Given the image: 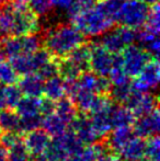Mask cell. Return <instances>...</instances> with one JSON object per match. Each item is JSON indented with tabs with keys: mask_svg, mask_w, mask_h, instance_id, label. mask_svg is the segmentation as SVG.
Segmentation results:
<instances>
[{
	"mask_svg": "<svg viewBox=\"0 0 160 161\" xmlns=\"http://www.w3.org/2000/svg\"><path fill=\"white\" fill-rule=\"evenodd\" d=\"M85 43V35L73 24H60L47 32L45 49L55 58H63Z\"/></svg>",
	"mask_w": 160,
	"mask_h": 161,
	"instance_id": "obj_1",
	"label": "cell"
},
{
	"mask_svg": "<svg viewBox=\"0 0 160 161\" xmlns=\"http://www.w3.org/2000/svg\"><path fill=\"white\" fill-rule=\"evenodd\" d=\"M71 24L78 29L83 35L101 36L113 28L114 21L104 14L94 4L92 8L78 13L70 18Z\"/></svg>",
	"mask_w": 160,
	"mask_h": 161,
	"instance_id": "obj_2",
	"label": "cell"
},
{
	"mask_svg": "<svg viewBox=\"0 0 160 161\" xmlns=\"http://www.w3.org/2000/svg\"><path fill=\"white\" fill-rule=\"evenodd\" d=\"M90 69V45H79L58 62V75L64 80H71Z\"/></svg>",
	"mask_w": 160,
	"mask_h": 161,
	"instance_id": "obj_3",
	"label": "cell"
},
{
	"mask_svg": "<svg viewBox=\"0 0 160 161\" xmlns=\"http://www.w3.org/2000/svg\"><path fill=\"white\" fill-rule=\"evenodd\" d=\"M83 145L73 130H66L51 140L47 150L59 161H81Z\"/></svg>",
	"mask_w": 160,
	"mask_h": 161,
	"instance_id": "obj_4",
	"label": "cell"
},
{
	"mask_svg": "<svg viewBox=\"0 0 160 161\" xmlns=\"http://www.w3.org/2000/svg\"><path fill=\"white\" fill-rule=\"evenodd\" d=\"M149 6L141 0H123L115 23L130 29H139L145 24Z\"/></svg>",
	"mask_w": 160,
	"mask_h": 161,
	"instance_id": "obj_5",
	"label": "cell"
},
{
	"mask_svg": "<svg viewBox=\"0 0 160 161\" xmlns=\"http://www.w3.org/2000/svg\"><path fill=\"white\" fill-rule=\"evenodd\" d=\"M137 41V32L134 29L120 25L116 29H110L101 35L99 44L113 54H119L128 45Z\"/></svg>",
	"mask_w": 160,
	"mask_h": 161,
	"instance_id": "obj_6",
	"label": "cell"
},
{
	"mask_svg": "<svg viewBox=\"0 0 160 161\" xmlns=\"http://www.w3.org/2000/svg\"><path fill=\"white\" fill-rule=\"evenodd\" d=\"M1 53L8 59L24 54H30L41 48V40L35 34L10 35L1 43Z\"/></svg>",
	"mask_w": 160,
	"mask_h": 161,
	"instance_id": "obj_7",
	"label": "cell"
},
{
	"mask_svg": "<svg viewBox=\"0 0 160 161\" xmlns=\"http://www.w3.org/2000/svg\"><path fill=\"white\" fill-rule=\"evenodd\" d=\"M39 30V15L35 14L30 7L13 8L10 35H30L36 34Z\"/></svg>",
	"mask_w": 160,
	"mask_h": 161,
	"instance_id": "obj_8",
	"label": "cell"
},
{
	"mask_svg": "<svg viewBox=\"0 0 160 161\" xmlns=\"http://www.w3.org/2000/svg\"><path fill=\"white\" fill-rule=\"evenodd\" d=\"M123 70L128 77H136L152 56L139 45H128L120 53Z\"/></svg>",
	"mask_w": 160,
	"mask_h": 161,
	"instance_id": "obj_9",
	"label": "cell"
},
{
	"mask_svg": "<svg viewBox=\"0 0 160 161\" xmlns=\"http://www.w3.org/2000/svg\"><path fill=\"white\" fill-rule=\"evenodd\" d=\"M51 58H53V56L46 49L39 48L33 53L17 56L9 60L11 62L17 74L20 76H24V75L36 74L37 70Z\"/></svg>",
	"mask_w": 160,
	"mask_h": 161,
	"instance_id": "obj_10",
	"label": "cell"
},
{
	"mask_svg": "<svg viewBox=\"0 0 160 161\" xmlns=\"http://www.w3.org/2000/svg\"><path fill=\"white\" fill-rule=\"evenodd\" d=\"M118 54H113L105 49L99 43L90 45V68L92 72L101 77H109L116 62Z\"/></svg>",
	"mask_w": 160,
	"mask_h": 161,
	"instance_id": "obj_11",
	"label": "cell"
},
{
	"mask_svg": "<svg viewBox=\"0 0 160 161\" xmlns=\"http://www.w3.org/2000/svg\"><path fill=\"white\" fill-rule=\"evenodd\" d=\"M132 83V88L139 92H150L159 85L160 66L157 57H152Z\"/></svg>",
	"mask_w": 160,
	"mask_h": 161,
	"instance_id": "obj_12",
	"label": "cell"
},
{
	"mask_svg": "<svg viewBox=\"0 0 160 161\" xmlns=\"http://www.w3.org/2000/svg\"><path fill=\"white\" fill-rule=\"evenodd\" d=\"M125 103L135 116L147 114L158 108V99L155 94L150 92H139L134 89Z\"/></svg>",
	"mask_w": 160,
	"mask_h": 161,
	"instance_id": "obj_13",
	"label": "cell"
},
{
	"mask_svg": "<svg viewBox=\"0 0 160 161\" xmlns=\"http://www.w3.org/2000/svg\"><path fill=\"white\" fill-rule=\"evenodd\" d=\"M139 119L134 122V133L137 136L143 138H149L152 136L158 135L160 128V117L159 110L156 108L154 111L138 116Z\"/></svg>",
	"mask_w": 160,
	"mask_h": 161,
	"instance_id": "obj_14",
	"label": "cell"
},
{
	"mask_svg": "<svg viewBox=\"0 0 160 161\" xmlns=\"http://www.w3.org/2000/svg\"><path fill=\"white\" fill-rule=\"evenodd\" d=\"M70 124L73 126L71 130L77 135V137L83 144H93L101 138V136L92 125L90 117L87 115H77Z\"/></svg>",
	"mask_w": 160,
	"mask_h": 161,
	"instance_id": "obj_15",
	"label": "cell"
},
{
	"mask_svg": "<svg viewBox=\"0 0 160 161\" xmlns=\"http://www.w3.org/2000/svg\"><path fill=\"white\" fill-rule=\"evenodd\" d=\"M123 161H144L146 159V140L135 135L119 151Z\"/></svg>",
	"mask_w": 160,
	"mask_h": 161,
	"instance_id": "obj_16",
	"label": "cell"
},
{
	"mask_svg": "<svg viewBox=\"0 0 160 161\" xmlns=\"http://www.w3.org/2000/svg\"><path fill=\"white\" fill-rule=\"evenodd\" d=\"M24 144L31 155L37 156L47 150L51 144V138L44 129L37 128L26 133Z\"/></svg>",
	"mask_w": 160,
	"mask_h": 161,
	"instance_id": "obj_17",
	"label": "cell"
},
{
	"mask_svg": "<svg viewBox=\"0 0 160 161\" xmlns=\"http://www.w3.org/2000/svg\"><path fill=\"white\" fill-rule=\"evenodd\" d=\"M113 106V102H110L103 108H99V110L94 111V112L90 113L91 116L90 119L92 122V125L98 131V134L103 137L107 134H109L112 130V124H111V108Z\"/></svg>",
	"mask_w": 160,
	"mask_h": 161,
	"instance_id": "obj_18",
	"label": "cell"
},
{
	"mask_svg": "<svg viewBox=\"0 0 160 161\" xmlns=\"http://www.w3.org/2000/svg\"><path fill=\"white\" fill-rule=\"evenodd\" d=\"M44 80L37 74H30L22 76V79L19 82V88L22 94L28 97H40L43 94Z\"/></svg>",
	"mask_w": 160,
	"mask_h": 161,
	"instance_id": "obj_19",
	"label": "cell"
},
{
	"mask_svg": "<svg viewBox=\"0 0 160 161\" xmlns=\"http://www.w3.org/2000/svg\"><path fill=\"white\" fill-rule=\"evenodd\" d=\"M43 93L47 99L56 102L66 96V83L64 78L56 75L54 77L44 80Z\"/></svg>",
	"mask_w": 160,
	"mask_h": 161,
	"instance_id": "obj_20",
	"label": "cell"
},
{
	"mask_svg": "<svg viewBox=\"0 0 160 161\" xmlns=\"http://www.w3.org/2000/svg\"><path fill=\"white\" fill-rule=\"evenodd\" d=\"M114 130L110 134L108 138V146L110 149H112L115 153H119L123 146L134 137L136 134L134 133L133 128L130 126H124V127H116L113 128Z\"/></svg>",
	"mask_w": 160,
	"mask_h": 161,
	"instance_id": "obj_21",
	"label": "cell"
},
{
	"mask_svg": "<svg viewBox=\"0 0 160 161\" xmlns=\"http://www.w3.org/2000/svg\"><path fill=\"white\" fill-rule=\"evenodd\" d=\"M135 122V115L127 106L114 105L111 108V124L112 128L132 126Z\"/></svg>",
	"mask_w": 160,
	"mask_h": 161,
	"instance_id": "obj_22",
	"label": "cell"
},
{
	"mask_svg": "<svg viewBox=\"0 0 160 161\" xmlns=\"http://www.w3.org/2000/svg\"><path fill=\"white\" fill-rule=\"evenodd\" d=\"M42 126L44 130L48 134L49 136H58L60 134L65 133L68 127V124L60 119L55 112H52L47 115H44L42 119Z\"/></svg>",
	"mask_w": 160,
	"mask_h": 161,
	"instance_id": "obj_23",
	"label": "cell"
},
{
	"mask_svg": "<svg viewBox=\"0 0 160 161\" xmlns=\"http://www.w3.org/2000/svg\"><path fill=\"white\" fill-rule=\"evenodd\" d=\"M54 112L66 122L68 125L76 119L77 116V106L74 103L73 100L69 97H62L55 102V110Z\"/></svg>",
	"mask_w": 160,
	"mask_h": 161,
	"instance_id": "obj_24",
	"label": "cell"
},
{
	"mask_svg": "<svg viewBox=\"0 0 160 161\" xmlns=\"http://www.w3.org/2000/svg\"><path fill=\"white\" fill-rule=\"evenodd\" d=\"M159 35L150 33L144 30L141 33H137V41L139 42V46H141L152 57H157L159 55L160 43Z\"/></svg>",
	"mask_w": 160,
	"mask_h": 161,
	"instance_id": "obj_25",
	"label": "cell"
},
{
	"mask_svg": "<svg viewBox=\"0 0 160 161\" xmlns=\"http://www.w3.org/2000/svg\"><path fill=\"white\" fill-rule=\"evenodd\" d=\"M15 112L19 116H26V115L41 114V99L36 97H21L19 102L17 103Z\"/></svg>",
	"mask_w": 160,
	"mask_h": 161,
	"instance_id": "obj_26",
	"label": "cell"
},
{
	"mask_svg": "<svg viewBox=\"0 0 160 161\" xmlns=\"http://www.w3.org/2000/svg\"><path fill=\"white\" fill-rule=\"evenodd\" d=\"M18 78H19V75L13 68L11 62L3 54L0 53V85H14L18 81Z\"/></svg>",
	"mask_w": 160,
	"mask_h": 161,
	"instance_id": "obj_27",
	"label": "cell"
},
{
	"mask_svg": "<svg viewBox=\"0 0 160 161\" xmlns=\"http://www.w3.org/2000/svg\"><path fill=\"white\" fill-rule=\"evenodd\" d=\"M20 116L13 110H1L0 111V129L4 133H17L19 130Z\"/></svg>",
	"mask_w": 160,
	"mask_h": 161,
	"instance_id": "obj_28",
	"label": "cell"
},
{
	"mask_svg": "<svg viewBox=\"0 0 160 161\" xmlns=\"http://www.w3.org/2000/svg\"><path fill=\"white\" fill-rule=\"evenodd\" d=\"M6 150V161H30L31 153L21 138Z\"/></svg>",
	"mask_w": 160,
	"mask_h": 161,
	"instance_id": "obj_29",
	"label": "cell"
},
{
	"mask_svg": "<svg viewBox=\"0 0 160 161\" xmlns=\"http://www.w3.org/2000/svg\"><path fill=\"white\" fill-rule=\"evenodd\" d=\"M160 11L159 4L155 3L152 6H149V11H148L147 19L145 21V30L150 33H154L156 35H159L160 31Z\"/></svg>",
	"mask_w": 160,
	"mask_h": 161,
	"instance_id": "obj_30",
	"label": "cell"
},
{
	"mask_svg": "<svg viewBox=\"0 0 160 161\" xmlns=\"http://www.w3.org/2000/svg\"><path fill=\"white\" fill-rule=\"evenodd\" d=\"M123 0H97L96 6L104 13L107 17L113 20L114 23L116 21V15L120 10V7Z\"/></svg>",
	"mask_w": 160,
	"mask_h": 161,
	"instance_id": "obj_31",
	"label": "cell"
},
{
	"mask_svg": "<svg viewBox=\"0 0 160 161\" xmlns=\"http://www.w3.org/2000/svg\"><path fill=\"white\" fill-rule=\"evenodd\" d=\"M42 114H33V115H26V116H20L19 121V130L21 133H29L34 129H37L42 125Z\"/></svg>",
	"mask_w": 160,
	"mask_h": 161,
	"instance_id": "obj_32",
	"label": "cell"
},
{
	"mask_svg": "<svg viewBox=\"0 0 160 161\" xmlns=\"http://www.w3.org/2000/svg\"><path fill=\"white\" fill-rule=\"evenodd\" d=\"M133 91L132 82L123 83V85H115L110 87V94L112 99L118 103H125L128 97L130 96Z\"/></svg>",
	"mask_w": 160,
	"mask_h": 161,
	"instance_id": "obj_33",
	"label": "cell"
},
{
	"mask_svg": "<svg viewBox=\"0 0 160 161\" xmlns=\"http://www.w3.org/2000/svg\"><path fill=\"white\" fill-rule=\"evenodd\" d=\"M107 149L100 144H89V146L83 148L81 153V161H96L100 158Z\"/></svg>",
	"mask_w": 160,
	"mask_h": 161,
	"instance_id": "obj_34",
	"label": "cell"
},
{
	"mask_svg": "<svg viewBox=\"0 0 160 161\" xmlns=\"http://www.w3.org/2000/svg\"><path fill=\"white\" fill-rule=\"evenodd\" d=\"M4 96H6V103L8 108H14L19 100L22 97V92L19 87L14 85L4 86Z\"/></svg>",
	"mask_w": 160,
	"mask_h": 161,
	"instance_id": "obj_35",
	"label": "cell"
},
{
	"mask_svg": "<svg viewBox=\"0 0 160 161\" xmlns=\"http://www.w3.org/2000/svg\"><path fill=\"white\" fill-rule=\"evenodd\" d=\"M37 75L43 79V80H46V79L54 77L56 75H58V62L55 60V57L51 58L47 63H45L42 67L37 70Z\"/></svg>",
	"mask_w": 160,
	"mask_h": 161,
	"instance_id": "obj_36",
	"label": "cell"
},
{
	"mask_svg": "<svg viewBox=\"0 0 160 161\" xmlns=\"http://www.w3.org/2000/svg\"><path fill=\"white\" fill-rule=\"evenodd\" d=\"M159 148L160 142L158 135L149 137V140L146 142V159L159 160Z\"/></svg>",
	"mask_w": 160,
	"mask_h": 161,
	"instance_id": "obj_37",
	"label": "cell"
},
{
	"mask_svg": "<svg viewBox=\"0 0 160 161\" xmlns=\"http://www.w3.org/2000/svg\"><path fill=\"white\" fill-rule=\"evenodd\" d=\"M96 2L97 0H74L70 8L67 10L68 17L71 18L74 15L78 14V13L82 12V11H86L88 9L92 8L96 4Z\"/></svg>",
	"mask_w": 160,
	"mask_h": 161,
	"instance_id": "obj_38",
	"label": "cell"
},
{
	"mask_svg": "<svg viewBox=\"0 0 160 161\" xmlns=\"http://www.w3.org/2000/svg\"><path fill=\"white\" fill-rule=\"evenodd\" d=\"M28 6L37 15H44L53 8L52 0H28Z\"/></svg>",
	"mask_w": 160,
	"mask_h": 161,
	"instance_id": "obj_39",
	"label": "cell"
},
{
	"mask_svg": "<svg viewBox=\"0 0 160 161\" xmlns=\"http://www.w3.org/2000/svg\"><path fill=\"white\" fill-rule=\"evenodd\" d=\"M19 139H20L19 135H18L17 133H11V131H9V133H6L4 135L0 136V142H1V146H3L6 149L9 148L11 145H13Z\"/></svg>",
	"mask_w": 160,
	"mask_h": 161,
	"instance_id": "obj_40",
	"label": "cell"
},
{
	"mask_svg": "<svg viewBox=\"0 0 160 161\" xmlns=\"http://www.w3.org/2000/svg\"><path fill=\"white\" fill-rule=\"evenodd\" d=\"M74 0H52V6L59 10H68Z\"/></svg>",
	"mask_w": 160,
	"mask_h": 161,
	"instance_id": "obj_41",
	"label": "cell"
},
{
	"mask_svg": "<svg viewBox=\"0 0 160 161\" xmlns=\"http://www.w3.org/2000/svg\"><path fill=\"white\" fill-rule=\"evenodd\" d=\"M35 161H59L54 155H52L48 150L44 151L41 155L35 156Z\"/></svg>",
	"mask_w": 160,
	"mask_h": 161,
	"instance_id": "obj_42",
	"label": "cell"
},
{
	"mask_svg": "<svg viewBox=\"0 0 160 161\" xmlns=\"http://www.w3.org/2000/svg\"><path fill=\"white\" fill-rule=\"evenodd\" d=\"M9 3L13 8H24L28 6V0H9Z\"/></svg>",
	"mask_w": 160,
	"mask_h": 161,
	"instance_id": "obj_43",
	"label": "cell"
},
{
	"mask_svg": "<svg viewBox=\"0 0 160 161\" xmlns=\"http://www.w3.org/2000/svg\"><path fill=\"white\" fill-rule=\"evenodd\" d=\"M7 108L6 96H4V86L0 85V111Z\"/></svg>",
	"mask_w": 160,
	"mask_h": 161,
	"instance_id": "obj_44",
	"label": "cell"
},
{
	"mask_svg": "<svg viewBox=\"0 0 160 161\" xmlns=\"http://www.w3.org/2000/svg\"><path fill=\"white\" fill-rule=\"evenodd\" d=\"M6 153H7L6 148L0 145V161H6Z\"/></svg>",
	"mask_w": 160,
	"mask_h": 161,
	"instance_id": "obj_45",
	"label": "cell"
},
{
	"mask_svg": "<svg viewBox=\"0 0 160 161\" xmlns=\"http://www.w3.org/2000/svg\"><path fill=\"white\" fill-rule=\"evenodd\" d=\"M141 1H143L144 3L148 4V6H152L155 3H158V0H141Z\"/></svg>",
	"mask_w": 160,
	"mask_h": 161,
	"instance_id": "obj_46",
	"label": "cell"
},
{
	"mask_svg": "<svg viewBox=\"0 0 160 161\" xmlns=\"http://www.w3.org/2000/svg\"><path fill=\"white\" fill-rule=\"evenodd\" d=\"M8 2H9V0H0V7L4 6V4L8 3Z\"/></svg>",
	"mask_w": 160,
	"mask_h": 161,
	"instance_id": "obj_47",
	"label": "cell"
},
{
	"mask_svg": "<svg viewBox=\"0 0 160 161\" xmlns=\"http://www.w3.org/2000/svg\"><path fill=\"white\" fill-rule=\"evenodd\" d=\"M1 43H2V34L0 33V46H1Z\"/></svg>",
	"mask_w": 160,
	"mask_h": 161,
	"instance_id": "obj_48",
	"label": "cell"
},
{
	"mask_svg": "<svg viewBox=\"0 0 160 161\" xmlns=\"http://www.w3.org/2000/svg\"><path fill=\"white\" fill-rule=\"evenodd\" d=\"M147 161H159V160H149V159H147Z\"/></svg>",
	"mask_w": 160,
	"mask_h": 161,
	"instance_id": "obj_49",
	"label": "cell"
},
{
	"mask_svg": "<svg viewBox=\"0 0 160 161\" xmlns=\"http://www.w3.org/2000/svg\"><path fill=\"white\" fill-rule=\"evenodd\" d=\"M1 131H2V130H1V129H0V136H1Z\"/></svg>",
	"mask_w": 160,
	"mask_h": 161,
	"instance_id": "obj_50",
	"label": "cell"
}]
</instances>
